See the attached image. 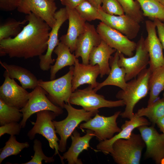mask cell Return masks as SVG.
Returning a JSON list of instances; mask_svg holds the SVG:
<instances>
[{
    "label": "cell",
    "instance_id": "9a60e30c",
    "mask_svg": "<svg viewBox=\"0 0 164 164\" xmlns=\"http://www.w3.org/2000/svg\"><path fill=\"white\" fill-rule=\"evenodd\" d=\"M55 17L56 21L50 32L46 52L45 54L39 56L40 60L39 67L44 71H48L50 69L51 64L55 61V60L52 58V55L55 48L60 42V40L58 39L59 30L63 23L68 19L66 8H61L56 11Z\"/></svg>",
    "mask_w": 164,
    "mask_h": 164
},
{
    "label": "cell",
    "instance_id": "9c48e42d",
    "mask_svg": "<svg viewBox=\"0 0 164 164\" xmlns=\"http://www.w3.org/2000/svg\"><path fill=\"white\" fill-rule=\"evenodd\" d=\"M47 94V92L38 85L30 92L28 102L23 108L20 109L23 117L19 123L22 128L25 127L27 120L32 115L39 111H50L57 116L63 114V108L52 103L46 96Z\"/></svg>",
    "mask_w": 164,
    "mask_h": 164
},
{
    "label": "cell",
    "instance_id": "603a6c76",
    "mask_svg": "<svg viewBox=\"0 0 164 164\" xmlns=\"http://www.w3.org/2000/svg\"><path fill=\"white\" fill-rule=\"evenodd\" d=\"M116 51L102 40L98 46L91 50L89 56V64L94 66L98 65L101 77L109 74L111 70L109 60L111 55Z\"/></svg>",
    "mask_w": 164,
    "mask_h": 164
},
{
    "label": "cell",
    "instance_id": "d6a6232c",
    "mask_svg": "<svg viewBox=\"0 0 164 164\" xmlns=\"http://www.w3.org/2000/svg\"><path fill=\"white\" fill-rule=\"evenodd\" d=\"M125 14L140 23L144 20L142 11L139 3L136 0H118Z\"/></svg>",
    "mask_w": 164,
    "mask_h": 164
},
{
    "label": "cell",
    "instance_id": "f546056e",
    "mask_svg": "<svg viewBox=\"0 0 164 164\" xmlns=\"http://www.w3.org/2000/svg\"><path fill=\"white\" fill-rule=\"evenodd\" d=\"M23 117L20 109L5 103L0 99V125L18 122Z\"/></svg>",
    "mask_w": 164,
    "mask_h": 164
},
{
    "label": "cell",
    "instance_id": "4dcf8cb0",
    "mask_svg": "<svg viewBox=\"0 0 164 164\" xmlns=\"http://www.w3.org/2000/svg\"><path fill=\"white\" fill-rule=\"evenodd\" d=\"M29 146L28 142H19L15 135H11L0 152V164L7 157L12 155H16L23 149L28 148Z\"/></svg>",
    "mask_w": 164,
    "mask_h": 164
},
{
    "label": "cell",
    "instance_id": "7a4b0ae2",
    "mask_svg": "<svg viewBox=\"0 0 164 164\" xmlns=\"http://www.w3.org/2000/svg\"><path fill=\"white\" fill-rule=\"evenodd\" d=\"M151 73L149 68L145 69L136 78L127 82L125 90H121L117 94L116 97L122 100L125 106L124 111L120 114L122 118L130 119L134 116L135 105L149 91V80Z\"/></svg>",
    "mask_w": 164,
    "mask_h": 164
},
{
    "label": "cell",
    "instance_id": "8fae6325",
    "mask_svg": "<svg viewBox=\"0 0 164 164\" xmlns=\"http://www.w3.org/2000/svg\"><path fill=\"white\" fill-rule=\"evenodd\" d=\"M96 30L101 39L110 46L128 57L134 55L137 43L126 36L101 22L98 25Z\"/></svg>",
    "mask_w": 164,
    "mask_h": 164
},
{
    "label": "cell",
    "instance_id": "30bf717a",
    "mask_svg": "<svg viewBox=\"0 0 164 164\" xmlns=\"http://www.w3.org/2000/svg\"><path fill=\"white\" fill-rule=\"evenodd\" d=\"M121 112H115L112 116L106 117L97 113L93 118L85 123L81 124L80 128L93 131L97 139L100 142L109 139L115 133L121 130L117 125L116 121Z\"/></svg>",
    "mask_w": 164,
    "mask_h": 164
},
{
    "label": "cell",
    "instance_id": "5bb4252c",
    "mask_svg": "<svg viewBox=\"0 0 164 164\" xmlns=\"http://www.w3.org/2000/svg\"><path fill=\"white\" fill-rule=\"evenodd\" d=\"M3 76L5 79L0 87V99L8 105L19 109L22 108L28 102L30 92L10 78L5 71Z\"/></svg>",
    "mask_w": 164,
    "mask_h": 164
},
{
    "label": "cell",
    "instance_id": "bcb514c9",
    "mask_svg": "<svg viewBox=\"0 0 164 164\" xmlns=\"http://www.w3.org/2000/svg\"><path fill=\"white\" fill-rule=\"evenodd\" d=\"M163 97H164V93H163Z\"/></svg>",
    "mask_w": 164,
    "mask_h": 164
},
{
    "label": "cell",
    "instance_id": "7c38bea8",
    "mask_svg": "<svg viewBox=\"0 0 164 164\" xmlns=\"http://www.w3.org/2000/svg\"><path fill=\"white\" fill-rule=\"evenodd\" d=\"M142 125L137 128L146 147L145 157L160 164L164 158V134L159 133L154 126Z\"/></svg>",
    "mask_w": 164,
    "mask_h": 164
},
{
    "label": "cell",
    "instance_id": "ab89813d",
    "mask_svg": "<svg viewBox=\"0 0 164 164\" xmlns=\"http://www.w3.org/2000/svg\"><path fill=\"white\" fill-rule=\"evenodd\" d=\"M63 5L71 9H75L84 0H60Z\"/></svg>",
    "mask_w": 164,
    "mask_h": 164
},
{
    "label": "cell",
    "instance_id": "f6af8a7d",
    "mask_svg": "<svg viewBox=\"0 0 164 164\" xmlns=\"http://www.w3.org/2000/svg\"><path fill=\"white\" fill-rule=\"evenodd\" d=\"M50 1H54L55 0H49Z\"/></svg>",
    "mask_w": 164,
    "mask_h": 164
},
{
    "label": "cell",
    "instance_id": "8992f818",
    "mask_svg": "<svg viewBox=\"0 0 164 164\" xmlns=\"http://www.w3.org/2000/svg\"><path fill=\"white\" fill-rule=\"evenodd\" d=\"M72 104L79 105L87 111L98 110L102 108H111L125 106L121 100H108L104 96L96 93L91 85L83 89H77L73 92L69 99Z\"/></svg>",
    "mask_w": 164,
    "mask_h": 164
},
{
    "label": "cell",
    "instance_id": "44dd1931",
    "mask_svg": "<svg viewBox=\"0 0 164 164\" xmlns=\"http://www.w3.org/2000/svg\"><path fill=\"white\" fill-rule=\"evenodd\" d=\"M95 136L94 132L89 129L86 131V134L81 136L80 133L75 129L71 136L72 143L67 151L60 158L61 162L64 164L65 159L68 164H82L81 160L78 158L80 154L84 150H87L90 147L89 142Z\"/></svg>",
    "mask_w": 164,
    "mask_h": 164
},
{
    "label": "cell",
    "instance_id": "e0dca14e",
    "mask_svg": "<svg viewBox=\"0 0 164 164\" xmlns=\"http://www.w3.org/2000/svg\"><path fill=\"white\" fill-rule=\"evenodd\" d=\"M101 38L93 25L86 22L84 31L78 37L74 51L77 58L80 57L82 63L89 64V56L93 48L98 46L101 43Z\"/></svg>",
    "mask_w": 164,
    "mask_h": 164
},
{
    "label": "cell",
    "instance_id": "7bdbcfd3",
    "mask_svg": "<svg viewBox=\"0 0 164 164\" xmlns=\"http://www.w3.org/2000/svg\"><path fill=\"white\" fill-rule=\"evenodd\" d=\"M164 6V0H158Z\"/></svg>",
    "mask_w": 164,
    "mask_h": 164
},
{
    "label": "cell",
    "instance_id": "6da1fadb",
    "mask_svg": "<svg viewBox=\"0 0 164 164\" xmlns=\"http://www.w3.org/2000/svg\"><path fill=\"white\" fill-rule=\"evenodd\" d=\"M28 22L15 36L0 41V56L28 59L39 56L46 51L51 28L34 14L26 15Z\"/></svg>",
    "mask_w": 164,
    "mask_h": 164
},
{
    "label": "cell",
    "instance_id": "cb8c5ba5",
    "mask_svg": "<svg viewBox=\"0 0 164 164\" xmlns=\"http://www.w3.org/2000/svg\"><path fill=\"white\" fill-rule=\"evenodd\" d=\"M119 54V52L116 51L114 56L111 57L109 62L111 68L110 72L107 78L102 82L99 83L97 86L94 89L95 92L107 85L116 86L122 90L126 89L127 83L125 79L126 71L124 68L120 67L118 64Z\"/></svg>",
    "mask_w": 164,
    "mask_h": 164
},
{
    "label": "cell",
    "instance_id": "60d3db41",
    "mask_svg": "<svg viewBox=\"0 0 164 164\" xmlns=\"http://www.w3.org/2000/svg\"><path fill=\"white\" fill-rule=\"evenodd\" d=\"M94 6L98 9L101 8L103 0H87Z\"/></svg>",
    "mask_w": 164,
    "mask_h": 164
},
{
    "label": "cell",
    "instance_id": "d4e9b609",
    "mask_svg": "<svg viewBox=\"0 0 164 164\" xmlns=\"http://www.w3.org/2000/svg\"><path fill=\"white\" fill-rule=\"evenodd\" d=\"M1 66L5 69L9 77L19 81L22 86L26 89H34L38 85V80L29 70L20 66L8 64L0 61Z\"/></svg>",
    "mask_w": 164,
    "mask_h": 164
},
{
    "label": "cell",
    "instance_id": "1f68e13d",
    "mask_svg": "<svg viewBox=\"0 0 164 164\" xmlns=\"http://www.w3.org/2000/svg\"><path fill=\"white\" fill-rule=\"evenodd\" d=\"M80 16L86 21L89 22L96 19L100 21L101 16L99 9L87 0H84L75 8Z\"/></svg>",
    "mask_w": 164,
    "mask_h": 164
},
{
    "label": "cell",
    "instance_id": "d6986e66",
    "mask_svg": "<svg viewBox=\"0 0 164 164\" xmlns=\"http://www.w3.org/2000/svg\"><path fill=\"white\" fill-rule=\"evenodd\" d=\"M151 124L144 117L139 116L135 113L132 118L125 121L121 127V130L120 132L110 139L100 141L97 145V149L106 155L110 154L112 151V145L115 141L120 139H127L135 128L142 125H150Z\"/></svg>",
    "mask_w": 164,
    "mask_h": 164
},
{
    "label": "cell",
    "instance_id": "7402d4cb",
    "mask_svg": "<svg viewBox=\"0 0 164 164\" xmlns=\"http://www.w3.org/2000/svg\"><path fill=\"white\" fill-rule=\"evenodd\" d=\"M66 7L68 16V28L66 34L62 35L60 40L69 47L72 53L75 50L77 39L84 31L86 22L80 16L75 9Z\"/></svg>",
    "mask_w": 164,
    "mask_h": 164
},
{
    "label": "cell",
    "instance_id": "d590c367",
    "mask_svg": "<svg viewBox=\"0 0 164 164\" xmlns=\"http://www.w3.org/2000/svg\"><path fill=\"white\" fill-rule=\"evenodd\" d=\"M101 9L111 15H121L125 14L123 9L118 0H103Z\"/></svg>",
    "mask_w": 164,
    "mask_h": 164
},
{
    "label": "cell",
    "instance_id": "3957f363",
    "mask_svg": "<svg viewBox=\"0 0 164 164\" xmlns=\"http://www.w3.org/2000/svg\"><path fill=\"white\" fill-rule=\"evenodd\" d=\"M64 108L67 112V117L61 121H53L56 132L60 137L59 147L61 152L66 151L68 138L79 124L83 121H87L99 112L98 110L87 111L83 108L77 109L70 103H65Z\"/></svg>",
    "mask_w": 164,
    "mask_h": 164
},
{
    "label": "cell",
    "instance_id": "f1b7e54d",
    "mask_svg": "<svg viewBox=\"0 0 164 164\" xmlns=\"http://www.w3.org/2000/svg\"><path fill=\"white\" fill-rule=\"evenodd\" d=\"M141 6L144 16L152 20L158 19L164 22V6L158 0H136Z\"/></svg>",
    "mask_w": 164,
    "mask_h": 164
},
{
    "label": "cell",
    "instance_id": "484cf974",
    "mask_svg": "<svg viewBox=\"0 0 164 164\" xmlns=\"http://www.w3.org/2000/svg\"><path fill=\"white\" fill-rule=\"evenodd\" d=\"M53 52L57 57L54 65L50 66L51 80L55 79L56 74L59 70L65 67L74 65L77 58L74 53H72L69 47L61 42L55 47Z\"/></svg>",
    "mask_w": 164,
    "mask_h": 164
},
{
    "label": "cell",
    "instance_id": "836d02e7",
    "mask_svg": "<svg viewBox=\"0 0 164 164\" xmlns=\"http://www.w3.org/2000/svg\"><path fill=\"white\" fill-rule=\"evenodd\" d=\"M27 21L26 19L22 21L14 19L8 21L0 26V41L11 37L16 36L21 31V25Z\"/></svg>",
    "mask_w": 164,
    "mask_h": 164
},
{
    "label": "cell",
    "instance_id": "74e56055",
    "mask_svg": "<svg viewBox=\"0 0 164 164\" xmlns=\"http://www.w3.org/2000/svg\"><path fill=\"white\" fill-rule=\"evenodd\" d=\"M21 0H0V9L10 12L17 9Z\"/></svg>",
    "mask_w": 164,
    "mask_h": 164
},
{
    "label": "cell",
    "instance_id": "52a82bcc",
    "mask_svg": "<svg viewBox=\"0 0 164 164\" xmlns=\"http://www.w3.org/2000/svg\"><path fill=\"white\" fill-rule=\"evenodd\" d=\"M36 119L35 122H32L34 125L27 133L30 140L34 139L36 134L42 135L48 141L51 148L55 149L54 155L59 154V144L60 140L56 135L53 120L57 116L54 112L49 110L42 111L36 113Z\"/></svg>",
    "mask_w": 164,
    "mask_h": 164
},
{
    "label": "cell",
    "instance_id": "2e32d148",
    "mask_svg": "<svg viewBox=\"0 0 164 164\" xmlns=\"http://www.w3.org/2000/svg\"><path fill=\"white\" fill-rule=\"evenodd\" d=\"M102 19L101 21L109 27L126 36L129 39L135 38L140 30L139 22L126 14L115 15L108 14L99 9Z\"/></svg>",
    "mask_w": 164,
    "mask_h": 164
},
{
    "label": "cell",
    "instance_id": "e575fe53",
    "mask_svg": "<svg viewBox=\"0 0 164 164\" xmlns=\"http://www.w3.org/2000/svg\"><path fill=\"white\" fill-rule=\"evenodd\" d=\"M33 149L35 152L32 158L29 161L22 164H42L43 160L45 163H50L54 161L53 157L46 156L43 152L42 149V144L40 141L35 139L34 141Z\"/></svg>",
    "mask_w": 164,
    "mask_h": 164
},
{
    "label": "cell",
    "instance_id": "8d00e7d4",
    "mask_svg": "<svg viewBox=\"0 0 164 164\" xmlns=\"http://www.w3.org/2000/svg\"><path fill=\"white\" fill-rule=\"evenodd\" d=\"M22 128L20 123L14 122L5 124L0 127V137L5 134L10 135H19L21 128Z\"/></svg>",
    "mask_w": 164,
    "mask_h": 164
},
{
    "label": "cell",
    "instance_id": "4fadbf2b",
    "mask_svg": "<svg viewBox=\"0 0 164 164\" xmlns=\"http://www.w3.org/2000/svg\"><path fill=\"white\" fill-rule=\"evenodd\" d=\"M57 7L54 1L49 0H21L17 9L19 12L31 13L39 17L51 28L56 22L55 17Z\"/></svg>",
    "mask_w": 164,
    "mask_h": 164
},
{
    "label": "cell",
    "instance_id": "ba28073f",
    "mask_svg": "<svg viewBox=\"0 0 164 164\" xmlns=\"http://www.w3.org/2000/svg\"><path fill=\"white\" fill-rule=\"evenodd\" d=\"M135 50V55L128 58L119 53L118 63L119 66L125 69L126 82L136 78L149 64V55L145 39L142 36L137 43Z\"/></svg>",
    "mask_w": 164,
    "mask_h": 164
},
{
    "label": "cell",
    "instance_id": "ee69618b",
    "mask_svg": "<svg viewBox=\"0 0 164 164\" xmlns=\"http://www.w3.org/2000/svg\"><path fill=\"white\" fill-rule=\"evenodd\" d=\"M161 164H164V158L162 159L161 161Z\"/></svg>",
    "mask_w": 164,
    "mask_h": 164
},
{
    "label": "cell",
    "instance_id": "ac0fdd59",
    "mask_svg": "<svg viewBox=\"0 0 164 164\" xmlns=\"http://www.w3.org/2000/svg\"><path fill=\"white\" fill-rule=\"evenodd\" d=\"M145 26L148 34L145 41L149 57V68L152 72L164 65L163 48L157 35L156 26L154 22L146 20Z\"/></svg>",
    "mask_w": 164,
    "mask_h": 164
},
{
    "label": "cell",
    "instance_id": "277c9868",
    "mask_svg": "<svg viewBox=\"0 0 164 164\" xmlns=\"http://www.w3.org/2000/svg\"><path fill=\"white\" fill-rule=\"evenodd\" d=\"M145 147L140 134L132 132L128 138L115 141L110 154L118 164H139L142 151Z\"/></svg>",
    "mask_w": 164,
    "mask_h": 164
},
{
    "label": "cell",
    "instance_id": "b9f144b4",
    "mask_svg": "<svg viewBox=\"0 0 164 164\" xmlns=\"http://www.w3.org/2000/svg\"><path fill=\"white\" fill-rule=\"evenodd\" d=\"M156 125L161 131L164 134V116L158 120Z\"/></svg>",
    "mask_w": 164,
    "mask_h": 164
},
{
    "label": "cell",
    "instance_id": "f35d334b",
    "mask_svg": "<svg viewBox=\"0 0 164 164\" xmlns=\"http://www.w3.org/2000/svg\"><path fill=\"white\" fill-rule=\"evenodd\" d=\"M153 21L157 29L158 38L164 49V22L158 19Z\"/></svg>",
    "mask_w": 164,
    "mask_h": 164
},
{
    "label": "cell",
    "instance_id": "83f0119b",
    "mask_svg": "<svg viewBox=\"0 0 164 164\" xmlns=\"http://www.w3.org/2000/svg\"><path fill=\"white\" fill-rule=\"evenodd\" d=\"M136 113L139 116L147 118L154 126L159 119L164 116V97L156 100L145 108L138 109Z\"/></svg>",
    "mask_w": 164,
    "mask_h": 164
},
{
    "label": "cell",
    "instance_id": "4316f807",
    "mask_svg": "<svg viewBox=\"0 0 164 164\" xmlns=\"http://www.w3.org/2000/svg\"><path fill=\"white\" fill-rule=\"evenodd\" d=\"M148 84L149 97L148 105L157 100L160 93L164 90V65L151 72Z\"/></svg>",
    "mask_w": 164,
    "mask_h": 164
},
{
    "label": "cell",
    "instance_id": "ffe728a7",
    "mask_svg": "<svg viewBox=\"0 0 164 164\" xmlns=\"http://www.w3.org/2000/svg\"><path fill=\"white\" fill-rule=\"evenodd\" d=\"M71 82L72 92L80 85L84 84L90 85L93 88L96 87L99 83L96 81L100 70L98 65H92L90 64L80 63L76 58L74 64Z\"/></svg>",
    "mask_w": 164,
    "mask_h": 164
},
{
    "label": "cell",
    "instance_id": "5b68a950",
    "mask_svg": "<svg viewBox=\"0 0 164 164\" xmlns=\"http://www.w3.org/2000/svg\"><path fill=\"white\" fill-rule=\"evenodd\" d=\"M73 68V66H70L66 74L57 79L48 81L38 80V85L47 92L50 100L63 109L65 103H69V99L73 92L71 82Z\"/></svg>",
    "mask_w": 164,
    "mask_h": 164
}]
</instances>
